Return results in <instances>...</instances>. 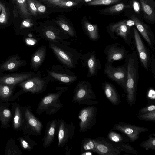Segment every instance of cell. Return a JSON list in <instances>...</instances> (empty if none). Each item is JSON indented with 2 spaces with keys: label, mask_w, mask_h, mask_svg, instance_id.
<instances>
[{
  "label": "cell",
  "mask_w": 155,
  "mask_h": 155,
  "mask_svg": "<svg viewBox=\"0 0 155 155\" xmlns=\"http://www.w3.org/2000/svg\"><path fill=\"white\" fill-rule=\"evenodd\" d=\"M45 47L41 46L34 53L31 58V64L35 68H39L42 63L46 54Z\"/></svg>",
  "instance_id": "obj_23"
},
{
  "label": "cell",
  "mask_w": 155,
  "mask_h": 155,
  "mask_svg": "<svg viewBox=\"0 0 155 155\" xmlns=\"http://www.w3.org/2000/svg\"><path fill=\"white\" fill-rule=\"evenodd\" d=\"M51 48L59 60L70 68H74L73 60L71 55L53 43L50 44Z\"/></svg>",
  "instance_id": "obj_20"
},
{
  "label": "cell",
  "mask_w": 155,
  "mask_h": 155,
  "mask_svg": "<svg viewBox=\"0 0 155 155\" xmlns=\"http://www.w3.org/2000/svg\"><path fill=\"white\" fill-rule=\"evenodd\" d=\"M7 85L0 84V95L6 98L9 97L12 92V87Z\"/></svg>",
  "instance_id": "obj_33"
},
{
  "label": "cell",
  "mask_w": 155,
  "mask_h": 155,
  "mask_svg": "<svg viewBox=\"0 0 155 155\" xmlns=\"http://www.w3.org/2000/svg\"><path fill=\"white\" fill-rule=\"evenodd\" d=\"M146 96L147 104H155V91L153 88L150 87L147 90Z\"/></svg>",
  "instance_id": "obj_36"
},
{
  "label": "cell",
  "mask_w": 155,
  "mask_h": 155,
  "mask_svg": "<svg viewBox=\"0 0 155 155\" xmlns=\"http://www.w3.org/2000/svg\"><path fill=\"white\" fill-rule=\"evenodd\" d=\"M102 86L105 95L110 102L115 106L120 104L121 102L120 96L113 84L110 82L104 81Z\"/></svg>",
  "instance_id": "obj_17"
},
{
  "label": "cell",
  "mask_w": 155,
  "mask_h": 155,
  "mask_svg": "<svg viewBox=\"0 0 155 155\" xmlns=\"http://www.w3.org/2000/svg\"><path fill=\"white\" fill-rule=\"evenodd\" d=\"M125 64L127 71L126 100L128 104L132 106L136 102L137 88L139 79V64L136 51L127 54L125 59Z\"/></svg>",
  "instance_id": "obj_1"
},
{
  "label": "cell",
  "mask_w": 155,
  "mask_h": 155,
  "mask_svg": "<svg viewBox=\"0 0 155 155\" xmlns=\"http://www.w3.org/2000/svg\"><path fill=\"white\" fill-rule=\"evenodd\" d=\"M21 123V114L20 110L18 107L15 110L13 121L14 128L17 129L19 128Z\"/></svg>",
  "instance_id": "obj_35"
},
{
  "label": "cell",
  "mask_w": 155,
  "mask_h": 155,
  "mask_svg": "<svg viewBox=\"0 0 155 155\" xmlns=\"http://www.w3.org/2000/svg\"><path fill=\"white\" fill-rule=\"evenodd\" d=\"M111 130L118 131L125 134L132 143L138 139L140 134L149 131L147 128L121 121L114 125Z\"/></svg>",
  "instance_id": "obj_10"
},
{
  "label": "cell",
  "mask_w": 155,
  "mask_h": 155,
  "mask_svg": "<svg viewBox=\"0 0 155 155\" xmlns=\"http://www.w3.org/2000/svg\"><path fill=\"white\" fill-rule=\"evenodd\" d=\"M153 134L149 135L148 138L146 140L143 141L139 144L141 147L145 149L146 150L151 149L155 150V137Z\"/></svg>",
  "instance_id": "obj_30"
},
{
  "label": "cell",
  "mask_w": 155,
  "mask_h": 155,
  "mask_svg": "<svg viewBox=\"0 0 155 155\" xmlns=\"http://www.w3.org/2000/svg\"><path fill=\"white\" fill-rule=\"evenodd\" d=\"M58 147H63L74 136L75 126L72 123H69L63 119L57 120Z\"/></svg>",
  "instance_id": "obj_8"
},
{
  "label": "cell",
  "mask_w": 155,
  "mask_h": 155,
  "mask_svg": "<svg viewBox=\"0 0 155 155\" xmlns=\"http://www.w3.org/2000/svg\"><path fill=\"white\" fill-rule=\"evenodd\" d=\"M130 6V10L139 18L143 20V14L139 0H126Z\"/></svg>",
  "instance_id": "obj_28"
},
{
  "label": "cell",
  "mask_w": 155,
  "mask_h": 155,
  "mask_svg": "<svg viewBox=\"0 0 155 155\" xmlns=\"http://www.w3.org/2000/svg\"><path fill=\"white\" fill-rule=\"evenodd\" d=\"M20 141L22 146L24 149L31 150L33 148V145L30 144L23 138H21L20 139Z\"/></svg>",
  "instance_id": "obj_45"
},
{
  "label": "cell",
  "mask_w": 155,
  "mask_h": 155,
  "mask_svg": "<svg viewBox=\"0 0 155 155\" xmlns=\"http://www.w3.org/2000/svg\"><path fill=\"white\" fill-rule=\"evenodd\" d=\"M107 137L111 141L117 143H128L130 139L125 134L111 130L108 133Z\"/></svg>",
  "instance_id": "obj_25"
},
{
  "label": "cell",
  "mask_w": 155,
  "mask_h": 155,
  "mask_svg": "<svg viewBox=\"0 0 155 155\" xmlns=\"http://www.w3.org/2000/svg\"><path fill=\"white\" fill-rule=\"evenodd\" d=\"M48 73L54 78L65 84H71L77 79L76 76L69 75L54 71H49Z\"/></svg>",
  "instance_id": "obj_27"
},
{
  "label": "cell",
  "mask_w": 155,
  "mask_h": 155,
  "mask_svg": "<svg viewBox=\"0 0 155 155\" xmlns=\"http://www.w3.org/2000/svg\"><path fill=\"white\" fill-rule=\"evenodd\" d=\"M135 48L142 64L147 71L149 69L152 59L149 50L147 47L135 27H132Z\"/></svg>",
  "instance_id": "obj_7"
},
{
  "label": "cell",
  "mask_w": 155,
  "mask_h": 155,
  "mask_svg": "<svg viewBox=\"0 0 155 155\" xmlns=\"http://www.w3.org/2000/svg\"><path fill=\"white\" fill-rule=\"evenodd\" d=\"M85 64L88 68L87 76L91 77L97 75L101 69V65L100 59L94 52H89L84 56Z\"/></svg>",
  "instance_id": "obj_14"
},
{
  "label": "cell",
  "mask_w": 155,
  "mask_h": 155,
  "mask_svg": "<svg viewBox=\"0 0 155 155\" xmlns=\"http://www.w3.org/2000/svg\"><path fill=\"white\" fill-rule=\"evenodd\" d=\"M130 19L134 22V26L149 47L153 50L155 49V40L153 32L150 26L144 23L141 19L133 13H131Z\"/></svg>",
  "instance_id": "obj_11"
},
{
  "label": "cell",
  "mask_w": 155,
  "mask_h": 155,
  "mask_svg": "<svg viewBox=\"0 0 155 155\" xmlns=\"http://www.w3.org/2000/svg\"><path fill=\"white\" fill-rule=\"evenodd\" d=\"M35 5L38 12L41 13H44L46 10V7L37 0H32Z\"/></svg>",
  "instance_id": "obj_43"
},
{
  "label": "cell",
  "mask_w": 155,
  "mask_h": 155,
  "mask_svg": "<svg viewBox=\"0 0 155 155\" xmlns=\"http://www.w3.org/2000/svg\"><path fill=\"white\" fill-rule=\"evenodd\" d=\"M33 25V23L30 18H26L24 20L21 25V28H30Z\"/></svg>",
  "instance_id": "obj_44"
},
{
  "label": "cell",
  "mask_w": 155,
  "mask_h": 155,
  "mask_svg": "<svg viewBox=\"0 0 155 155\" xmlns=\"http://www.w3.org/2000/svg\"><path fill=\"white\" fill-rule=\"evenodd\" d=\"M24 114L31 133L36 136L40 135L43 130V125L41 122L33 115L29 108L25 109Z\"/></svg>",
  "instance_id": "obj_15"
},
{
  "label": "cell",
  "mask_w": 155,
  "mask_h": 155,
  "mask_svg": "<svg viewBox=\"0 0 155 155\" xmlns=\"http://www.w3.org/2000/svg\"><path fill=\"white\" fill-rule=\"evenodd\" d=\"M125 1L126 0H93L87 3V5L92 6L110 5Z\"/></svg>",
  "instance_id": "obj_32"
},
{
  "label": "cell",
  "mask_w": 155,
  "mask_h": 155,
  "mask_svg": "<svg viewBox=\"0 0 155 155\" xmlns=\"http://www.w3.org/2000/svg\"><path fill=\"white\" fill-rule=\"evenodd\" d=\"M84 26L86 34L90 40L97 41L99 40L100 35L97 25L91 24L85 19L84 22Z\"/></svg>",
  "instance_id": "obj_22"
},
{
  "label": "cell",
  "mask_w": 155,
  "mask_h": 155,
  "mask_svg": "<svg viewBox=\"0 0 155 155\" xmlns=\"http://www.w3.org/2000/svg\"><path fill=\"white\" fill-rule=\"evenodd\" d=\"M97 151L100 155H120L122 152L116 143L107 137H99L92 139Z\"/></svg>",
  "instance_id": "obj_9"
},
{
  "label": "cell",
  "mask_w": 155,
  "mask_h": 155,
  "mask_svg": "<svg viewBox=\"0 0 155 155\" xmlns=\"http://www.w3.org/2000/svg\"><path fill=\"white\" fill-rule=\"evenodd\" d=\"M104 52L107 61L112 63L115 61L125 59L128 54L125 47L117 42L106 46Z\"/></svg>",
  "instance_id": "obj_12"
},
{
  "label": "cell",
  "mask_w": 155,
  "mask_h": 155,
  "mask_svg": "<svg viewBox=\"0 0 155 155\" xmlns=\"http://www.w3.org/2000/svg\"><path fill=\"white\" fill-rule=\"evenodd\" d=\"M143 14V20L148 24L155 23V2L154 0H139Z\"/></svg>",
  "instance_id": "obj_16"
},
{
  "label": "cell",
  "mask_w": 155,
  "mask_h": 155,
  "mask_svg": "<svg viewBox=\"0 0 155 155\" xmlns=\"http://www.w3.org/2000/svg\"><path fill=\"white\" fill-rule=\"evenodd\" d=\"M81 149V153L86 151H91L97 154V151L92 139L85 138L82 141Z\"/></svg>",
  "instance_id": "obj_29"
},
{
  "label": "cell",
  "mask_w": 155,
  "mask_h": 155,
  "mask_svg": "<svg viewBox=\"0 0 155 155\" xmlns=\"http://www.w3.org/2000/svg\"><path fill=\"white\" fill-rule=\"evenodd\" d=\"M78 3L71 0H61L56 5L61 8H67L77 5Z\"/></svg>",
  "instance_id": "obj_37"
},
{
  "label": "cell",
  "mask_w": 155,
  "mask_h": 155,
  "mask_svg": "<svg viewBox=\"0 0 155 155\" xmlns=\"http://www.w3.org/2000/svg\"><path fill=\"white\" fill-rule=\"evenodd\" d=\"M97 114V109L93 105L84 107L80 111L78 115L79 132H84L95 125Z\"/></svg>",
  "instance_id": "obj_6"
},
{
  "label": "cell",
  "mask_w": 155,
  "mask_h": 155,
  "mask_svg": "<svg viewBox=\"0 0 155 155\" xmlns=\"http://www.w3.org/2000/svg\"><path fill=\"white\" fill-rule=\"evenodd\" d=\"M104 73L108 78L121 87L126 93L127 71L125 64L123 65L116 67L112 65V63L106 61Z\"/></svg>",
  "instance_id": "obj_5"
},
{
  "label": "cell",
  "mask_w": 155,
  "mask_h": 155,
  "mask_svg": "<svg viewBox=\"0 0 155 155\" xmlns=\"http://www.w3.org/2000/svg\"><path fill=\"white\" fill-rule=\"evenodd\" d=\"M23 62L18 56H13L1 66L0 68L5 71L15 70L22 65Z\"/></svg>",
  "instance_id": "obj_24"
},
{
  "label": "cell",
  "mask_w": 155,
  "mask_h": 155,
  "mask_svg": "<svg viewBox=\"0 0 155 155\" xmlns=\"http://www.w3.org/2000/svg\"><path fill=\"white\" fill-rule=\"evenodd\" d=\"M134 21L131 19H125L110 23L107 27V33L114 40L119 37L122 38L125 43L132 50L135 49L133 31L132 27Z\"/></svg>",
  "instance_id": "obj_2"
},
{
  "label": "cell",
  "mask_w": 155,
  "mask_h": 155,
  "mask_svg": "<svg viewBox=\"0 0 155 155\" xmlns=\"http://www.w3.org/2000/svg\"><path fill=\"white\" fill-rule=\"evenodd\" d=\"M7 21V14L4 5L2 4V9L0 14V24H5Z\"/></svg>",
  "instance_id": "obj_40"
},
{
  "label": "cell",
  "mask_w": 155,
  "mask_h": 155,
  "mask_svg": "<svg viewBox=\"0 0 155 155\" xmlns=\"http://www.w3.org/2000/svg\"><path fill=\"white\" fill-rule=\"evenodd\" d=\"M73 1L76 2L78 3L80 2H85L88 3L92 1L93 0H71Z\"/></svg>",
  "instance_id": "obj_49"
},
{
  "label": "cell",
  "mask_w": 155,
  "mask_h": 155,
  "mask_svg": "<svg viewBox=\"0 0 155 155\" xmlns=\"http://www.w3.org/2000/svg\"><path fill=\"white\" fill-rule=\"evenodd\" d=\"M130 9V5L126 0L125 2L100 10L99 12L100 14L102 15L112 16L119 15L124 11Z\"/></svg>",
  "instance_id": "obj_21"
},
{
  "label": "cell",
  "mask_w": 155,
  "mask_h": 155,
  "mask_svg": "<svg viewBox=\"0 0 155 155\" xmlns=\"http://www.w3.org/2000/svg\"><path fill=\"white\" fill-rule=\"evenodd\" d=\"M150 67L151 68V71L155 78V59L154 58H152Z\"/></svg>",
  "instance_id": "obj_47"
},
{
  "label": "cell",
  "mask_w": 155,
  "mask_h": 155,
  "mask_svg": "<svg viewBox=\"0 0 155 155\" xmlns=\"http://www.w3.org/2000/svg\"><path fill=\"white\" fill-rule=\"evenodd\" d=\"M45 3L56 6L61 0H40Z\"/></svg>",
  "instance_id": "obj_46"
},
{
  "label": "cell",
  "mask_w": 155,
  "mask_h": 155,
  "mask_svg": "<svg viewBox=\"0 0 155 155\" xmlns=\"http://www.w3.org/2000/svg\"><path fill=\"white\" fill-rule=\"evenodd\" d=\"M32 77L31 74L27 73H20L9 74L0 78V84L13 87Z\"/></svg>",
  "instance_id": "obj_19"
},
{
  "label": "cell",
  "mask_w": 155,
  "mask_h": 155,
  "mask_svg": "<svg viewBox=\"0 0 155 155\" xmlns=\"http://www.w3.org/2000/svg\"><path fill=\"white\" fill-rule=\"evenodd\" d=\"M2 4L1 3H0V12L1 11V9H2Z\"/></svg>",
  "instance_id": "obj_51"
},
{
  "label": "cell",
  "mask_w": 155,
  "mask_h": 155,
  "mask_svg": "<svg viewBox=\"0 0 155 155\" xmlns=\"http://www.w3.org/2000/svg\"><path fill=\"white\" fill-rule=\"evenodd\" d=\"M93 154V152L91 151H86L81 153L80 155H92Z\"/></svg>",
  "instance_id": "obj_50"
},
{
  "label": "cell",
  "mask_w": 155,
  "mask_h": 155,
  "mask_svg": "<svg viewBox=\"0 0 155 155\" xmlns=\"http://www.w3.org/2000/svg\"><path fill=\"white\" fill-rule=\"evenodd\" d=\"M71 102L90 106L99 103L91 84L86 81L80 82L78 84L73 92Z\"/></svg>",
  "instance_id": "obj_4"
},
{
  "label": "cell",
  "mask_w": 155,
  "mask_h": 155,
  "mask_svg": "<svg viewBox=\"0 0 155 155\" xmlns=\"http://www.w3.org/2000/svg\"><path fill=\"white\" fill-rule=\"evenodd\" d=\"M14 1L21 17L25 19L31 17V14L28 8L27 0H14Z\"/></svg>",
  "instance_id": "obj_26"
},
{
  "label": "cell",
  "mask_w": 155,
  "mask_h": 155,
  "mask_svg": "<svg viewBox=\"0 0 155 155\" xmlns=\"http://www.w3.org/2000/svg\"><path fill=\"white\" fill-rule=\"evenodd\" d=\"M68 88V87H58L57 88V91L49 93L43 97L38 106L36 110L37 113L40 115L45 112L48 115H51L58 112L63 105L61 101V97Z\"/></svg>",
  "instance_id": "obj_3"
},
{
  "label": "cell",
  "mask_w": 155,
  "mask_h": 155,
  "mask_svg": "<svg viewBox=\"0 0 155 155\" xmlns=\"http://www.w3.org/2000/svg\"><path fill=\"white\" fill-rule=\"evenodd\" d=\"M11 115V112L8 109H4L2 113L1 119L3 123L8 121Z\"/></svg>",
  "instance_id": "obj_42"
},
{
  "label": "cell",
  "mask_w": 155,
  "mask_h": 155,
  "mask_svg": "<svg viewBox=\"0 0 155 155\" xmlns=\"http://www.w3.org/2000/svg\"><path fill=\"white\" fill-rule=\"evenodd\" d=\"M65 152L64 155H70L72 149V147H71L70 149H69L68 145H66L65 147Z\"/></svg>",
  "instance_id": "obj_48"
},
{
  "label": "cell",
  "mask_w": 155,
  "mask_h": 155,
  "mask_svg": "<svg viewBox=\"0 0 155 155\" xmlns=\"http://www.w3.org/2000/svg\"><path fill=\"white\" fill-rule=\"evenodd\" d=\"M24 91L32 94H40L44 91L47 87L45 81L39 77L30 78L19 83Z\"/></svg>",
  "instance_id": "obj_13"
},
{
  "label": "cell",
  "mask_w": 155,
  "mask_h": 155,
  "mask_svg": "<svg viewBox=\"0 0 155 155\" xmlns=\"http://www.w3.org/2000/svg\"><path fill=\"white\" fill-rule=\"evenodd\" d=\"M56 22L71 37L75 36V33L73 28L64 19L59 18Z\"/></svg>",
  "instance_id": "obj_31"
},
{
  "label": "cell",
  "mask_w": 155,
  "mask_h": 155,
  "mask_svg": "<svg viewBox=\"0 0 155 155\" xmlns=\"http://www.w3.org/2000/svg\"><path fill=\"white\" fill-rule=\"evenodd\" d=\"M137 117L142 120L155 122V110L142 114H138Z\"/></svg>",
  "instance_id": "obj_34"
},
{
  "label": "cell",
  "mask_w": 155,
  "mask_h": 155,
  "mask_svg": "<svg viewBox=\"0 0 155 155\" xmlns=\"http://www.w3.org/2000/svg\"><path fill=\"white\" fill-rule=\"evenodd\" d=\"M28 8L32 15L36 16L38 13L37 9L32 0H27Z\"/></svg>",
  "instance_id": "obj_39"
},
{
  "label": "cell",
  "mask_w": 155,
  "mask_h": 155,
  "mask_svg": "<svg viewBox=\"0 0 155 155\" xmlns=\"http://www.w3.org/2000/svg\"><path fill=\"white\" fill-rule=\"evenodd\" d=\"M155 110V104H147L146 106L140 108L138 110V114H142Z\"/></svg>",
  "instance_id": "obj_41"
},
{
  "label": "cell",
  "mask_w": 155,
  "mask_h": 155,
  "mask_svg": "<svg viewBox=\"0 0 155 155\" xmlns=\"http://www.w3.org/2000/svg\"><path fill=\"white\" fill-rule=\"evenodd\" d=\"M45 36L47 39L53 41H57L60 40L58 36L54 32L50 30H48L45 32Z\"/></svg>",
  "instance_id": "obj_38"
},
{
  "label": "cell",
  "mask_w": 155,
  "mask_h": 155,
  "mask_svg": "<svg viewBox=\"0 0 155 155\" xmlns=\"http://www.w3.org/2000/svg\"><path fill=\"white\" fill-rule=\"evenodd\" d=\"M57 130V120L56 119L52 120L47 124L45 134L42 140L43 147L47 148L51 145L56 136Z\"/></svg>",
  "instance_id": "obj_18"
}]
</instances>
